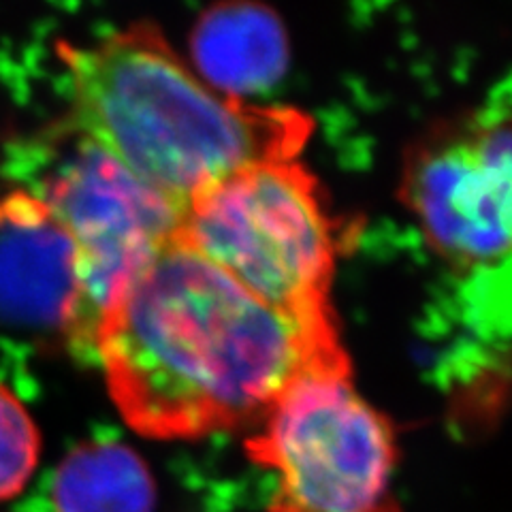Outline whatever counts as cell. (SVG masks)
Instances as JSON below:
<instances>
[{
  "instance_id": "cell-10",
  "label": "cell",
  "mask_w": 512,
  "mask_h": 512,
  "mask_svg": "<svg viewBox=\"0 0 512 512\" xmlns=\"http://www.w3.org/2000/svg\"><path fill=\"white\" fill-rule=\"evenodd\" d=\"M41 457V434L11 387L0 382V502L18 498L35 476Z\"/></svg>"
},
{
  "instance_id": "cell-3",
  "label": "cell",
  "mask_w": 512,
  "mask_h": 512,
  "mask_svg": "<svg viewBox=\"0 0 512 512\" xmlns=\"http://www.w3.org/2000/svg\"><path fill=\"white\" fill-rule=\"evenodd\" d=\"M175 235L269 306L333 318V227L299 158L254 163L207 186L186 203Z\"/></svg>"
},
{
  "instance_id": "cell-8",
  "label": "cell",
  "mask_w": 512,
  "mask_h": 512,
  "mask_svg": "<svg viewBox=\"0 0 512 512\" xmlns=\"http://www.w3.org/2000/svg\"><path fill=\"white\" fill-rule=\"evenodd\" d=\"M291 45L280 15L261 0H220L190 32V67L237 101L269 92L288 71Z\"/></svg>"
},
{
  "instance_id": "cell-5",
  "label": "cell",
  "mask_w": 512,
  "mask_h": 512,
  "mask_svg": "<svg viewBox=\"0 0 512 512\" xmlns=\"http://www.w3.org/2000/svg\"><path fill=\"white\" fill-rule=\"evenodd\" d=\"M30 190L50 207L75 246L79 303L67 342L77 355L92 359L96 327L109 303L171 242L182 214L73 131L69 150L60 152Z\"/></svg>"
},
{
  "instance_id": "cell-1",
  "label": "cell",
  "mask_w": 512,
  "mask_h": 512,
  "mask_svg": "<svg viewBox=\"0 0 512 512\" xmlns=\"http://www.w3.org/2000/svg\"><path fill=\"white\" fill-rule=\"evenodd\" d=\"M92 359L126 423L158 440L256 423L303 378L350 372L335 318L269 306L178 235L109 303Z\"/></svg>"
},
{
  "instance_id": "cell-4",
  "label": "cell",
  "mask_w": 512,
  "mask_h": 512,
  "mask_svg": "<svg viewBox=\"0 0 512 512\" xmlns=\"http://www.w3.org/2000/svg\"><path fill=\"white\" fill-rule=\"evenodd\" d=\"M259 423L248 453L274 476L269 512H399L395 431L350 372L303 378Z\"/></svg>"
},
{
  "instance_id": "cell-7",
  "label": "cell",
  "mask_w": 512,
  "mask_h": 512,
  "mask_svg": "<svg viewBox=\"0 0 512 512\" xmlns=\"http://www.w3.org/2000/svg\"><path fill=\"white\" fill-rule=\"evenodd\" d=\"M79 303L77 254L67 229L32 190L0 197V312L69 340Z\"/></svg>"
},
{
  "instance_id": "cell-6",
  "label": "cell",
  "mask_w": 512,
  "mask_h": 512,
  "mask_svg": "<svg viewBox=\"0 0 512 512\" xmlns=\"http://www.w3.org/2000/svg\"><path fill=\"white\" fill-rule=\"evenodd\" d=\"M510 96L427 137L408 156L402 199L459 274L510 265Z\"/></svg>"
},
{
  "instance_id": "cell-9",
  "label": "cell",
  "mask_w": 512,
  "mask_h": 512,
  "mask_svg": "<svg viewBox=\"0 0 512 512\" xmlns=\"http://www.w3.org/2000/svg\"><path fill=\"white\" fill-rule=\"evenodd\" d=\"M154 480L120 442H86L64 457L22 512H152Z\"/></svg>"
},
{
  "instance_id": "cell-2",
  "label": "cell",
  "mask_w": 512,
  "mask_h": 512,
  "mask_svg": "<svg viewBox=\"0 0 512 512\" xmlns=\"http://www.w3.org/2000/svg\"><path fill=\"white\" fill-rule=\"evenodd\" d=\"M71 131L178 207L229 173L299 158L314 131L301 109L237 101L207 86L148 22L86 45L60 43Z\"/></svg>"
}]
</instances>
